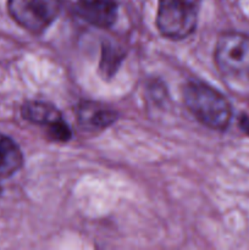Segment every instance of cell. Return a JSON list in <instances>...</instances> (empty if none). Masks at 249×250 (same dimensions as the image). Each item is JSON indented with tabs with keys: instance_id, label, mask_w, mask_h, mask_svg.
Instances as JSON below:
<instances>
[{
	"instance_id": "obj_1",
	"label": "cell",
	"mask_w": 249,
	"mask_h": 250,
	"mask_svg": "<svg viewBox=\"0 0 249 250\" xmlns=\"http://www.w3.org/2000/svg\"><path fill=\"white\" fill-rule=\"evenodd\" d=\"M183 102L190 114L214 131L228 128L233 110L228 99L211 85L192 81L183 87Z\"/></svg>"
},
{
	"instance_id": "obj_10",
	"label": "cell",
	"mask_w": 249,
	"mask_h": 250,
	"mask_svg": "<svg viewBox=\"0 0 249 250\" xmlns=\"http://www.w3.org/2000/svg\"><path fill=\"white\" fill-rule=\"evenodd\" d=\"M238 126L246 134L249 136V115L241 114L238 116Z\"/></svg>"
},
{
	"instance_id": "obj_2",
	"label": "cell",
	"mask_w": 249,
	"mask_h": 250,
	"mask_svg": "<svg viewBox=\"0 0 249 250\" xmlns=\"http://www.w3.org/2000/svg\"><path fill=\"white\" fill-rule=\"evenodd\" d=\"M202 0H159L156 28L171 41H182L195 32Z\"/></svg>"
},
{
	"instance_id": "obj_5",
	"label": "cell",
	"mask_w": 249,
	"mask_h": 250,
	"mask_svg": "<svg viewBox=\"0 0 249 250\" xmlns=\"http://www.w3.org/2000/svg\"><path fill=\"white\" fill-rule=\"evenodd\" d=\"M21 114L24 120L32 124L44 126L49 138L66 143L72 137L70 126L63 120L61 112L50 103L32 100L22 105Z\"/></svg>"
},
{
	"instance_id": "obj_3",
	"label": "cell",
	"mask_w": 249,
	"mask_h": 250,
	"mask_svg": "<svg viewBox=\"0 0 249 250\" xmlns=\"http://www.w3.org/2000/svg\"><path fill=\"white\" fill-rule=\"evenodd\" d=\"M214 59L220 72L231 80H249V34L225 32L215 45Z\"/></svg>"
},
{
	"instance_id": "obj_7",
	"label": "cell",
	"mask_w": 249,
	"mask_h": 250,
	"mask_svg": "<svg viewBox=\"0 0 249 250\" xmlns=\"http://www.w3.org/2000/svg\"><path fill=\"white\" fill-rule=\"evenodd\" d=\"M77 116L80 124L85 128L99 131L107 128L116 121L117 112L100 104L85 102L78 106Z\"/></svg>"
},
{
	"instance_id": "obj_6",
	"label": "cell",
	"mask_w": 249,
	"mask_h": 250,
	"mask_svg": "<svg viewBox=\"0 0 249 250\" xmlns=\"http://www.w3.org/2000/svg\"><path fill=\"white\" fill-rule=\"evenodd\" d=\"M77 14L89 24L109 28L117 17V0H78Z\"/></svg>"
},
{
	"instance_id": "obj_9",
	"label": "cell",
	"mask_w": 249,
	"mask_h": 250,
	"mask_svg": "<svg viewBox=\"0 0 249 250\" xmlns=\"http://www.w3.org/2000/svg\"><path fill=\"white\" fill-rule=\"evenodd\" d=\"M124 58V53L116 46L109 45V44L103 46V56L102 62H100V70H102L103 76L105 78L114 76Z\"/></svg>"
},
{
	"instance_id": "obj_8",
	"label": "cell",
	"mask_w": 249,
	"mask_h": 250,
	"mask_svg": "<svg viewBox=\"0 0 249 250\" xmlns=\"http://www.w3.org/2000/svg\"><path fill=\"white\" fill-rule=\"evenodd\" d=\"M23 165L20 146L9 137L0 133V180L11 177Z\"/></svg>"
},
{
	"instance_id": "obj_4",
	"label": "cell",
	"mask_w": 249,
	"mask_h": 250,
	"mask_svg": "<svg viewBox=\"0 0 249 250\" xmlns=\"http://www.w3.org/2000/svg\"><path fill=\"white\" fill-rule=\"evenodd\" d=\"M7 9L16 23L33 34L45 32L56 17V7L50 0H9Z\"/></svg>"
}]
</instances>
